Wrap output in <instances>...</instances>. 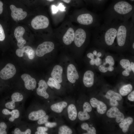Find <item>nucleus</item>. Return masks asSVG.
<instances>
[{"label": "nucleus", "mask_w": 134, "mask_h": 134, "mask_svg": "<svg viewBox=\"0 0 134 134\" xmlns=\"http://www.w3.org/2000/svg\"><path fill=\"white\" fill-rule=\"evenodd\" d=\"M134 12L133 5L125 0H118L105 11L104 16V21H127L131 18Z\"/></svg>", "instance_id": "f257e3e1"}, {"label": "nucleus", "mask_w": 134, "mask_h": 134, "mask_svg": "<svg viewBox=\"0 0 134 134\" xmlns=\"http://www.w3.org/2000/svg\"><path fill=\"white\" fill-rule=\"evenodd\" d=\"M120 22L117 20L104 21L103 24L95 27V33L98 36L103 38L107 45L111 46L116 38L118 28Z\"/></svg>", "instance_id": "f03ea898"}, {"label": "nucleus", "mask_w": 134, "mask_h": 134, "mask_svg": "<svg viewBox=\"0 0 134 134\" xmlns=\"http://www.w3.org/2000/svg\"><path fill=\"white\" fill-rule=\"evenodd\" d=\"M77 21L81 25H90L95 27L100 25L99 17L96 14L91 12L83 13L79 15Z\"/></svg>", "instance_id": "7ed1b4c3"}, {"label": "nucleus", "mask_w": 134, "mask_h": 134, "mask_svg": "<svg viewBox=\"0 0 134 134\" xmlns=\"http://www.w3.org/2000/svg\"><path fill=\"white\" fill-rule=\"evenodd\" d=\"M49 24L48 18L46 16L41 15L35 17L31 22L32 28L35 30L46 28L48 27Z\"/></svg>", "instance_id": "20e7f679"}, {"label": "nucleus", "mask_w": 134, "mask_h": 134, "mask_svg": "<svg viewBox=\"0 0 134 134\" xmlns=\"http://www.w3.org/2000/svg\"><path fill=\"white\" fill-rule=\"evenodd\" d=\"M16 69L14 66L10 63H8L0 70V78L4 80L9 79L15 75Z\"/></svg>", "instance_id": "39448f33"}, {"label": "nucleus", "mask_w": 134, "mask_h": 134, "mask_svg": "<svg viewBox=\"0 0 134 134\" xmlns=\"http://www.w3.org/2000/svg\"><path fill=\"white\" fill-rule=\"evenodd\" d=\"M54 48V45L53 42L45 41L37 46L36 51V54L38 57H42L45 54L51 52Z\"/></svg>", "instance_id": "423d86ee"}, {"label": "nucleus", "mask_w": 134, "mask_h": 134, "mask_svg": "<svg viewBox=\"0 0 134 134\" xmlns=\"http://www.w3.org/2000/svg\"><path fill=\"white\" fill-rule=\"evenodd\" d=\"M87 37V33L84 29L79 28L77 29L75 33L74 43L78 47H80L84 43Z\"/></svg>", "instance_id": "0eeeda50"}, {"label": "nucleus", "mask_w": 134, "mask_h": 134, "mask_svg": "<svg viewBox=\"0 0 134 134\" xmlns=\"http://www.w3.org/2000/svg\"><path fill=\"white\" fill-rule=\"evenodd\" d=\"M10 7L11 11V16L15 21L22 20L27 16V12L23 11L21 8H17L13 5H11Z\"/></svg>", "instance_id": "6e6552de"}, {"label": "nucleus", "mask_w": 134, "mask_h": 134, "mask_svg": "<svg viewBox=\"0 0 134 134\" xmlns=\"http://www.w3.org/2000/svg\"><path fill=\"white\" fill-rule=\"evenodd\" d=\"M25 32V29L22 26L17 27L14 30V35L17 41V46L19 48L24 47L26 43V40L23 37Z\"/></svg>", "instance_id": "1a4fd4ad"}, {"label": "nucleus", "mask_w": 134, "mask_h": 134, "mask_svg": "<svg viewBox=\"0 0 134 134\" xmlns=\"http://www.w3.org/2000/svg\"><path fill=\"white\" fill-rule=\"evenodd\" d=\"M106 115L110 118H116V121L118 123L120 122L124 118L123 114L115 106H113L108 110Z\"/></svg>", "instance_id": "9d476101"}, {"label": "nucleus", "mask_w": 134, "mask_h": 134, "mask_svg": "<svg viewBox=\"0 0 134 134\" xmlns=\"http://www.w3.org/2000/svg\"><path fill=\"white\" fill-rule=\"evenodd\" d=\"M67 73V79L69 82L72 83H74L76 80L79 78V76L76 68L72 64H70L68 66Z\"/></svg>", "instance_id": "9b49d317"}, {"label": "nucleus", "mask_w": 134, "mask_h": 134, "mask_svg": "<svg viewBox=\"0 0 134 134\" xmlns=\"http://www.w3.org/2000/svg\"><path fill=\"white\" fill-rule=\"evenodd\" d=\"M105 97L107 99L110 100V104L113 106H118V103L117 100H120L122 99L120 94L111 90L107 92L105 95Z\"/></svg>", "instance_id": "f8f14e48"}, {"label": "nucleus", "mask_w": 134, "mask_h": 134, "mask_svg": "<svg viewBox=\"0 0 134 134\" xmlns=\"http://www.w3.org/2000/svg\"><path fill=\"white\" fill-rule=\"evenodd\" d=\"M21 77L24 82L25 88L28 90H33L36 87V81L35 79L27 74L22 75Z\"/></svg>", "instance_id": "ddd939ff"}, {"label": "nucleus", "mask_w": 134, "mask_h": 134, "mask_svg": "<svg viewBox=\"0 0 134 134\" xmlns=\"http://www.w3.org/2000/svg\"><path fill=\"white\" fill-rule=\"evenodd\" d=\"M90 102L93 107L97 108V111L99 113L103 114L106 112L107 109V106L102 101L93 98L90 99Z\"/></svg>", "instance_id": "4468645a"}, {"label": "nucleus", "mask_w": 134, "mask_h": 134, "mask_svg": "<svg viewBox=\"0 0 134 134\" xmlns=\"http://www.w3.org/2000/svg\"><path fill=\"white\" fill-rule=\"evenodd\" d=\"M24 53H26L27 54L29 58L30 59H33L34 57V51L31 47L29 46L19 48L17 49L16 51V55L19 57H23Z\"/></svg>", "instance_id": "2eb2a0df"}, {"label": "nucleus", "mask_w": 134, "mask_h": 134, "mask_svg": "<svg viewBox=\"0 0 134 134\" xmlns=\"http://www.w3.org/2000/svg\"><path fill=\"white\" fill-rule=\"evenodd\" d=\"M38 85V87L36 91L37 94L46 99H48L49 95L46 92L48 88L47 83L44 80H41L39 81Z\"/></svg>", "instance_id": "dca6fc26"}, {"label": "nucleus", "mask_w": 134, "mask_h": 134, "mask_svg": "<svg viewBox=\"0 0 134 134\" xmlns=\"http://www.w3.org/2000/svg\"><path fill=\"white\" fill-rule=\"evenodd\" d=\"M94 74L92 71L89 70L84 73L83 78V82L86 87H90L92 86L94 83Z\"/></svg>", "instance_id": "f3484780"}, {"label": "nucleus", "mask_w": 134, "mask_h": 134, "mask_svg": "<svg viewBox=\"0 0 134 134\" xmlns=\"http://www.w3.org/2000/svg\"><path fill=\"white\" fill-rule=\"evenodd\" d=\"M63 71L62 67L59 65H56L54 67L51 72V76L59 83H61L62 81Z\"/></svg>", "instance_id": "a211bd4d"}, {"label": "nucleus", "mask_w": 134, "mask_h": 134, "mask_svg": "<svg viewBox=\"0 0 134 134\" xmlns=\"http://www.w3.org/2000/svg\"><path fill=\"white\" fill-rule=\"evenodd\" d=\"M75 32L73 29L70 27L69 28L63 38V40L64 43L66 45L70 44L74 41Z\"/></svg>", "instance_id": "6ab92c4d"}, {"label": "nucleus", "mask_w": 134, "mask_h": 134, "mask_svg": "<svg viewBox=\"0 0 134 134\" xmlns=\"http://www.w3.org/2000/svg\"><path fill=\"white\" fill-rule=\"evenodd\" d=\"M46 114L45 112L42 109L31 112L29 115V119L32 121H36L45 116Z\"/></svg>", "instance_id": "aec40b11"}, {"label": "nucleus", "mask_w": 134, "mask_h": 134, "mask_svg": "<svg viewBox=\"0 0 134 134\" xmlns=\"http://www.w3.org/2000/svg\"><path fill=\"white\" fill-rule=\"evenodd\" d=\"M133 118L131 117H129L124 119L119 124L120 127L122 129V131L124 133L127 132L129 129L130 126L133 122Z\"/></svg>", "instance_id": "412c9836"}, {"label": "nucleus", "mask_w": 134, "mask_h": 134, "mask_svg": "<svg viewBox=\"0 0 134 134\" xmlns=\"http://www.w3.org/2000/svg\"><path fill=\"white\" fill-rule=\"evenodd\" d=\"M67 103L65 101H62L52 105L50 107L53 111L58 113H61L63 109L67 105Z\"/></svg>", "instance_id": "4be33fe9"}, {"label": "nucleus", "mask_w": 134, "mask_h": 134, "mask_svg": "<svg viewBox=\"0 0 134 134\" xmlns=\"http://www.w3.org/2000/svg\"><path fill=\"white\" fill-rule=\"evenodd\" d=\"M68 117L69 119L71 121H74L77 116V112L76 107L73 104H70L67 109Z\"/></svg>", "instance_id": "5701e85b"}, {"label": "nucleus", "mask_w": 134, "mask_h": 134, "mask_svg": "<svg viewBox=\"0 0 134 134\" xmlns=\"http://www.w3.org/2000/svg\"><path fill=\"white\" fill-rule=\"evenodd\" d=\"M2 112L5 115H11V117L9 119V120L11 122L13 121L15 119L18 118L19 116V111L17 109L13 110L10 112L8 109H4L2 110Z\"/></svg>", "instance_id": "b1692460"}, {"label": "nucleus", "mask_w": 134, "mask_h": 134, "mask_svg": "<svg viewBox=\"0 0 134 134\" xmlns=\"http://www.w3.org/2000/svg\"><path fill=\"white\" fill-rule=\"evenodd\" d=\"M132 89V86L128 84L123 86L120 89L119 93L121 95L125 96L131 92Z\"/></svg>", "instance_id": "393cba45"}, {"label": "nucleus", "mask_w": 134, "mask_h": 134, "mask_svg": "<svg viewBox=\"0 0 134 134\" xmlns=\"http://www.w3.org/2000/svg\"><path fill=\"white\" fill-rule=\"evenodd\" d=\"M47 84L51 87H54L57 89H59L61 86L60 83L52 77L49 78Z\"/></svg>", "instance_id": "a878e982"}, {"label": "nucleus", "mask_w": 134, "mask_h": 134, "mask_svg": "<svg viewBox=\"0 0 134 134\" xmlns=\"http://www.w3.org/2000/svg\"><path fill=\"white\" fill-rule=\"evenodd\" d=\"M81 127L83 129L87 131V133L84 134H96V131L94 127H89L88 125L86 123H82L81 125Z\"/></svg>", "instance_id": "bb28decb"}, {"label": "nucleus", "mask_w": 134, "mask_h": 134, "mask_svg": "<svg viewBox=\"0 0 134 134\" xmlns=\"http://www.w3.org/2000/svg\"><path fill=\"white\" fill-rule=\"evenodd\" d=\"M120 63L122 68L131 72L132 70L130 67V63L129 61L127 59H122L120 61Z\"/></svg>", "instance_id": "cd10ccee"}, {"label": "nucleus", "mask_w": 134, "mask_h": 134, "mask_svg": "<svg viewBox=\"0 0 134 134\" xmlns=\"http://www.w3.org/2000/svg\"><path fill=\"white\" fill-rule=\"evenodd\" d=\"M72 133V130L66 125H63L60 127L58 132L59 134H71Z\"/></svg>", "instance_id": "c85d7f7f"}, {"label": "nucleus", "mask_w": 134, "mask_h": 134, "mask_svg": "<svg viewBox=\"0 0 134 134\" xmlns=\"http://www.w3.org/2000/svg\"><path fill=\"white\" fill-rule=\"evenodd\" d=\"M78 117L81 121H84L89 119L90 118V116L88 112L83 111H80L78 114Z\"/></svg>", "instance_id": "c756f323"}, {"label": "nucleus", "mask_w": 134, "mask_h": 134, "mask_svg": "<svg viewBox=\"0 0 134 134\" xmlns=\"http://www.w3.org/2000/svg\"><path fill=\"white\" fill-rule=\"evenodd\" d=\"M12 101L15 102L22 101L23 98L22 95L20 93L15 92L13 93L11 96Z\"/></svg>", "instance_id": "7c9ffc66"}, {"label": "nucleus", "mask_w": 134, "mask_h": 134, "mask_svg": "<svg viewBox=\"0 0 134 134\" xmlns=\"http://www.w3.org/2000/svg\"><path fill=\"white\" fill-rule=\"evenodd\" d=\"M105 62L103 64L104 65L106 64H109V66H113L114 65L115 62L113 57L111 56H108L105 59Z\"/></svg>", "instance_id": "2f4dec72"}, {"label": "nucleus", "mask_w": 134, "mask_h": 134, "mask_svg": "<svg viewBox=\"0 0 134 134\" xmlns=\"http://www.w3.org/2000/svg\"><path fill=\"white\" fill-rule=\"evenodd\" d=\"M5 35L2 25L0 23V42L4 41L5 38Z\"/></svg>", "instance_id": "473e14b6"}, {"label": "nucleus", "mask_w": 134, "mask_h": 134, "mask_svg": "<svg viewBox=\"0 0 134 134\" xmlns=\"http://www.w3.org/2000/svg\"><path fill=\"white\" fill-rule=\"evenodd\" d=\"M83 111L87 112H91L92 110V108L91 105L89 103L86 102L83 104Z\"/></svg>", "instance_id": "72a5a7b5"}, {"label": "nucleus", "mask_w": 134, "mask_h": 134, "mask_svg": "<svg viewBox=\"0 0 134 134\" xmlns=\"http://www.w3.org/2000/svg\"><path fill=\"white\" fill-rule=\"evenodd\" d=\"M7 127V125L5 123L2 122L0 123V134H7L6 131Z\"/></svg>", "instance_id": "f704fd0d"}, {"label": "nucleus", "mask_w": 134, "mask_h": 134, "mask_svg": "<svg viewBox=\"0 0 134 134\" xmlns=\"http://www.w3.org/2000/svg\"><path fill=\"white\" fill-rule=\"evenodd\" d=\"M31 133V131L29 129H27L25 132H22L18 128H16L14 132V134H30Z\"/></svg>", "instance_id": "c9c22d12"}, {"label": "nucleus", "mask_w": 134, "mask_h": 134, "mask_svg": "<svg viewBox=\"0 0 134 134\" xmlns=\"http://www.w3.org/2000/svg\"><path fill=\"white\" fill-rule=\"evenodd\" d=\"M48 116L46 115L44 117L38 120L37 122V123L39 125H41L43 124H45L48 121Z\"/></svg>", "instance_id": "e433bc0d"}, {"label": "nucleus", "mask_w": 134, "mask_h": 134, "mask_svg": "<svg viewBox=\"0 0 134 134\" xmlns=\"http://www.w3.org/2000/svg\"><path fill=\"white\" fill-rule=\"evenodd\" d=\"M5 106L10 109H13L15 107V102L12 101L6 103L5 104Z\"/></svg>", "instance_id": "4c0bfd02"}, {"label": "nucleus", "mask_w": 134, "mask_h": 134, "mask_svg": "<svg viewBox=\"0 0 134 134\" xmlns=\"http://www.w3.org/2000/svg\"><path fill=\"white\" fill-rule=\"evenodd\" d=\"M57 125V123L55 122H47L45 123V126L46 127L52 128L54 127Z\"/></svg>", "instance_id": "58836bf2"}, {"label": "nucleus", "mask_w": 134, "mask_h": 134, "mask_svg": "<svg viewBox=\"0 0 134 134\" xmlns=\"http://www.w3.org/2000/svg\"><path fill=\"white\" fill-rule=\"evenodd\" d=\"M99 69L100 72L103 73L106 72L108 71V67H105L103 65H100Z\"/></svg>", "instance_id": "ea45409f"}, {"label": "nucleus", "mask_w": 134, "mask_h": 134, "mask_svg": "<svg viewBox=\"0 0 134 134\" xmlns=\"http://www.w3.org/2000/svg\"><path fill=\"white\" fill-rule=\"evenodd\" d=\"M106 0H92V2L95 4L100 5L103 4Z\"/></svg>", "instance_id": "a19ab883"}, {"label": "nucleus", "mask_w": 134, "mask_h": 134, "mask_svg": "<svg viewBox=\"0 0 134 134\" xmlns=\"http://www.w3.org/2000/svg\"><path fill=\"white\" fill-rule=\"evenodd\" d=\"M128 98L130 101H134V91H133L130 93L128 95Z\"/></svg>", "instance_id": "79ce46f5"}, {"label": "nucleus", "mask_w": 134, "mask_h": 134, "mask_svg": "<svg viewBox=\"0 0 134 134\" xmlns=\"http://www.w3.org/2000/svg\"><path fill=\"white\" fill-rule=\"evenodd\" d=\"M48 130V128L46 127H39L37 128V131L46 132Z\"/></svg>", "instance_id": "37998d69"}, {"label": "nucleus", "mask_w": 134, "mask_h": 134, "mask_svg": "<svg viewBox=\"0 0 134 134\" xmlns=\"http://www.w3.org/2000/svg\"><path fill=\"white\" fill-rule=\"evenodd\" d=\"M101 63V60L99 58L97 57L95 59V64L97 66L100 65Z\"/></svg>", "instance_id": "c03bdc74"}, {"label": "nucleus", "mask_w": 134, "mask_h": 134, "mask_svg": "<svg viewBox=\"0 0 134 134\" xmlns=\"http://www.w3.org/2000/svg\"><path fill=\"white\" fill-rule=\"evenodd\" d=\"M3 2L1 0H0V15H1L3 13Z\"/></svg>", "instance_id": "a18cd8bd"}, {"label": "nucleus", "mask_w": 134, "mask_h": 134, "mask_svg": "<svg viewBox=\"0 0 134 134\" xmlns=\"http://www.w3.org/2000/svg\"><path fill=\"white\" fill-rule=\"evenodd\" d=\"M122 74L125 76H128L130 75V72L127 70H125L122 72Z\"/></svg>", "instance_id": "49530a36"}, {"label": "nucleus", "mask_w": 134, "mask_h": 134, "mask_svg": "<svg viewBox=\"0 0 134 134\" xmlns=\"http://www.w3.org/2000/svg\"><path fill=\"white\" fill-rule=\"evenodd\" d=\"M87 56L88 58L91 59H93L94 58V55L93 54L91 53H88L87 55Z\"/></svg>", "instance_id": "de8ad7c7"}, {"label": "nucleus", "mask_w": 134, "mask_h": 134, "mask_svg": "<svg viewBox=\"0 0 134 134\" xmlns=\"http://www.w3.org/2000/svg\"><path fill=\"white\" fill-rule=\"evenodd\" d=\"M67 4L71 3L72 1V0H60Z\"/></svg>", "instance_id": "09e8293b"}, {"label": "nucleus", "mask_w": 134, "mask_h": 134, "mask_svg": "<svg viewBox=\"0 0 134 134\" xmlns=\"http://www.w3.org/2000/svg\"><path fill=\"white\" fill-rule=\"evenodd\" d=\"M90 64L92 65H94L95 64V59L93 58L91 59L90 62Z\"/></svg>", "instance_id": "8fccbe9b"}, {"label": "nucleus", "mask_w": 134, "mask_h": 134, "mask_svg": "<svg viewBox=\"0 0 134 134\" xmlns=\"http://www.w3.org/2000/svg\"><path fill=\"white\" fill-rule=\"evenodd\" d=\"M130 67L133 72H134V63L132 62L130 63Z\"/></svg>", "instance_id": "3c124183"}, {"label": "nucleus", "mask_w": 134, "mask_h": 134, "mask_svg": "<svg viewBox=\"0 0 134 134\" xmlns=\"http://www.w3.org/2000/svg\"><path fill=\"white\" fill-rule=\"evenodd\" d=\"M35 134H47L48 133L45 132L37 131L35 133Z\"/></svg>", "instance_id": "603ef678"}, {"label": "nucleus", "mask_w": 134, "mask_h": 134, "mask_svg": "<svg viewBox=\"0 0 134 134\" xmlns=\"http://www.w3.org/2000/svg\"><path fill=\"white\" fill-rule=\"evenodd\" d=\"M108 70L110 71H112L114 70V68L112 66H109L108 67Z\"/></svg>", "instance_id": "864d4df0"}, {"label": "nucleus", "mask_w": 134, "mask_h": 134, "mask_svg": "<svg viewBox=\"0 0 134 134\" xmlns=\"http://www.w3.org/2000/svg\"><path fill=\"white\" fill-rule=\"evenodd\" d=\"M97 57L99 58L101 56V53L100 52H98L96 55Z\"/></svg>", "instance_id": "5fc2aeb1"}, {"label": "nucleus", "mask_w": 134, "mask_h": 134, "mask_svg": "<svg viewBox=\"0 0 134 134\" xmlns=\"http://www.w3.org/2000/svg\"><path fill=\"white\" fill-rule=\"evenodd\" d=\"M93 54L94 55L96 56L97 54V52L96 50H94L93 52Z\"/></svg>", "instance_id": "6e6d98bb"}, {"label": "nucleus", "mask_w": 134, "mask_h": 134, "mask_svg": "<svg viewBox=\"0 0 134 134\" xmlns=\"http://www.w3.org/2000/svg\"><path fill=\"white\" fill-rule=\"evenodd\" d=\"M47 1L50 2H52L53 1L55 0H46Z\"/></svg>", "instance_id": "4d7b16f0"}, {"label": "nucleus", "mask_w": 134, "mask_h": 134, "mask_svg": "<svg viewBox=\"0 0 134 134\" xmlns=\"http://www.w3.org/2000/svg\"><path fill=\"white\" fill-rule=\"evenodd\" d=\"M130 0L131 1H134V0Z\"/></svg>", "instance_id": "13d9d810"}, {"label": "nucleus", "mask_w": 134, "mask_h": 134, "mask_svg": "<svg viewBox=\"0 0 134 134\" xmlns=\"http://www.w3.org/2000/svg\"><path fill=\"white\" fill-rule=\"evenodd\" d=\"M91 0V1H92V0Z\"/></svg>", "instance_id": "bf43d9fd"}]
</instances>
